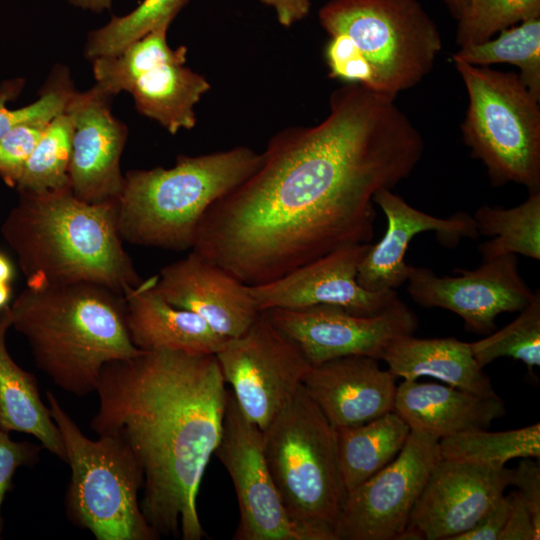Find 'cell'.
Masks as SVG:
<instances>
[{"mask_svg":"<svg viewBox=\"0 0 540 540\" xmlns=\"http://www.w3.org/2000/svg\"><path fill=\"white\" fill-rule=\"evenodd\" d=\"M518 488L533 518L534 526L540 533V465L523 458L513 470L512 483Z\"/></svg>","mask_w":540,"mask_h":540,"instance_id":"obj_37","label":"cell"},{"mask_svg":"<svg viewBox=\"0 0 540 540\" xmlns=\"http://www.w3.org/2000/svg\"><path fill=\"white\" fill-rule=\"evenodd\" d=\"M46 397L71 468L66 494L70 521L97 540L158 539L141 509L143 472L128 445L109 435L88 438L52 392Z\"/></svg>","mask_w":540,"mask_h":540,"instance_id":"obj_7","label":"cell"},{"mask_svg":"<svg viewBox=\"0 0 540 540\" xmlns=\"http://www.w3.org/2000/svg\"><path fill=\"white\" fill-rule=\"evenodd\" d=\"M513 470L441 459L412 510L406 530L418 540H452L469 530L512 483Z\"/></svg>","mask_w":540,"mask_h":540,"instance_id":"obj_16","label":"cell"},{"mask_svg":"<svg viewBox=\"0 0 540 540\" xmlns=\"http://www.w3.org/2000/svg\"><path fill=\"white\" fill-rule=\"evenodd\" d=\"M510 494L503 495L469 530L452 540H498L510 509Z\"/></svg>","mask_w":540,"mask_h":540,"instance_id":"obj_39","label":"cell"},{"mask_svg":"<svg viewBox=\"0 0 540 540\" xmlns=\"http://www.w3.org/2000/svg\"><path fill=\"white\" fill-rule=\"evenodd\" d=\"M271 6L278 22L284 27H290L294 23L304 19L310 11V0H260Z\"/></svg>","mask_w":540,"mask_h":540,"instance_id":"obj_40","label":"cell"},{"mask_svg":"<svg viewBox=\"0 0 540 540\" xmlns=\"http://www.w3.org/2000/svg\"><path fill=\"white\" fill-rule=\"evenodd\" d=\"M155 279L156 276L141 282L124 296L133 345L144 352L168 350L215 355L227 339L194 312L168 303L154 291Z\"/></svg>","mask_w":540,"mask_h":540,"instance_id":"obj_23","label":"cell"},{"mask_svg":"<svg viewBox=\"0 0 540 540\" xmlns=\"http://www.w3.org/2000/svg\"><path fill=\"white\" fill-rule=\"evenodd\" d=\"M71 5L82 10H88L94 13H102L109 10L112 0H67Z\"/></svg>","mask_w":540,"mask_h":540,"instance_id":"obj_41","label":"cell"},{"mask_svg":"<svg viewBox=\"0 0 540 540\" xmlns=\"http://www.w3.org/2000/svg\"><path fill=\"white\" fill-rule=\"evenodd\" d=\"M23 85L24 81L18 78L0 86V139L25 120L40 116L55 117L63 113L74 90L66 70L61 69L50 78L39 99L16 110L8 109L7 102L20 93Z\"/></svg>","mask_w":540,"mask_h":540,"instance_id":"obj_34","label":"cell"},{"mask_svg":"<svg viewBox=\"0 0 540 540\" xmlns=\"http://www.w3.org/2000/svg\"><path fill=\"white\" fill-rule=\"evenodd\" d=\"M152 287L226 339L243 334L260 312L245 283L193 250L162 268Z\"/></svg>","mask_w":540,"mask_h":540,"instance_id":"obj_19","label":"cell"},{"mask_svg":"<svg viewBox=\"0 0 540 540\" xmlns=\"http://www.w3.org/2000/svg\"><path fill=\"white\" fill-rule=\"evenodd\" d=\"M11 298L10 283H0V310L8 306Z\"/></svg>","mask_w":540,"mask_h":540,"instance_id":"obj_43","label":"cell"},{"mask_svg":"<svg viewBox=\"0 0 540 540\" xmlns=\"http://www.w3.org/2000/svg\"><path fill=\"white\" fill-rule=\"evenodd\" d=\"M215 355L150 351L104 365L90 427L126 443L143 472L142 512L159 536L200 540L197 497L229 392Z\"/></svg>","mask_w":540,"mask_h":540,"instance_id":"obj_2","label":"cell"},{"mask_svg":"<svg viewBox=\"0 0 540 540\" xmlns=\"http://www.w3.org/2000/svg\"><path fill=\"white\" fill-rule=\"evenodd\" d=\"M72 136L73 123L65 112L52 119L15 187L19 194L37 195L70 186Z\"/></svg>","mask_w":540,"mask_h":540,"instance_id":"obj_30","label":"cell"},{"mask_svg":"<svg viewBox=\"0 0 540 540\" xmlns=\"http://www.w3.org/2000/svg\"><path fill=\"white\" fill-rule=\"evenodd\" d=\"M53 118L40 116L25 120L0 139V177L9 187H16L28 159Z\"/></svg>","mask_w":540,"mask_h":540,"instance_id":"obj_35","label":"cell"},{"mask_svg":"<svg viewBox=\"0 0 540 540\" xmlns=\"http://www.w3.org/2000/svg\"><path fill=\"white\" fill-rule=\"evenodd\" d=\"M12 327L10 307L0 314V429L36 437L41 446L66 462L61 433L41 397L36 377L11 357L6 334Z\"/></svg>","mask_w":540,"mask_h":540,"instance_id":"obj_25","label":"cell"},{"mask_svg":"<svg viewBox=\"0 0 540 540\" xmlns=\"http://www.w3.org/2000/svg\"><path fill=\"white\" fill-rule=\"evenodd\" d=\"M394 411L411 430L439 440L460 433L487 429L506 414L498 396L484 397L450 385L403 380L396 388Z\"/></svg>","mask_w":540,"mask_h":540,"instance_id":"obj_22","label":"cell"},{"mask_svg":"<svg viewBox=\"0 0 540 540\" xmlns=\"http://www.w3.org/2000/svg\"><path fill=\"white\" fill-rule=\"evenodd\" d=\"M468 94L463 141L493 186L540 192V99L515 72L454 62Z\"/></svg>","mask_w":540,"mask_h":540,"instance_id":"obj_8","label":"cell"},{"mask_svg":"<svg viewBox=\"0 0 540 540\" xmlns=\"http://www.w3.org/2000/svg\"><path fill=\"white\" fill-rule=\"evenodd\" d=\"M454 272L458 275L438 276L429 268L409 265L407 291L423 307L457 314L467 330L478 334L494 332L499 314L521 312L536 296L521 277L515 254Z\"/></svg>","mask_w":540,"mask_h":540,"instance_id":"obj_15","label":"cell"},{"mask_svg":"<svg viewBox=\"0 0 540 540\" xmlns=\"http://www.w3.org/2000/svg\"><path fill=\"white\" fill-rule=\"evenodd\" d=\"M214 455L231 477L238 502L233 540H310L282 502L266 461L262 430L243 414L232 392Z\"/></svg>","mask_w":540,"mask_h":540,"instance_id":"obj_13","label":"cell"},{"mask_svg":"<svg viewBox=\"0 0 540 540\" xmlns=\"http://www.w3.org/2000/svg\"><path fill=\"white\" fill-rule=\"evenodd\" d=\"M453 62L474 66L514 65L525 86L540 99V18L504 29L485 42L460 47L453 55Z\"/></svg>","mask_w":540,"mask_h":540,"instance_id":"obj_28","label":"cell"},{"mask_svg":"<svg viewBox=\"0 0 540 540\" xmlns=\"http://www.w3.org/2000/svg\"><path fill=\"white\" fill-rule=\"evenodd\" d=\"M443 459L503 467L515 458L540 457V424L500 432L486 429L439 440Z\"/></svg>","mask_w":540,"mask_h":540,"instance_id":"obj_29","label":"cell"},{"mask_svg":"<svg viewBox=\"0 0 540 540\" xmlns=\"http://www.w3.org/2000/svg\"><path fill=\"white\" fill-rule=\"evenodd\" d=\"M41 445L28 441H14L9 432L0 429V537L3 531L1 508L4 498L13 487V476L21 466L37 463Z\"/></svg>","mask_w":540,"mask_h":540,"instance_id":"obj_36","label":"cell"},{"mask_svg":"<svg viewBox=\"0 0 540 540\" xmlns=\"http://www.w3.org/2000/svg\"><path fill=\"white\" fill-rule=\"evenodd\" d=\"M9 307L37 367L73 395L96 392L107 363L144 352L130 339L124 296L104 285H26Z\"/></svg>","mask_w":540,"mask_h":540,"instance_id":"obj_4","label":"cell"},{"mask_svg":"<svg viewBox=\"0 0 540 540\" xmlns=\"http://www.w3.org/2000/svg\"><path fill=\"white\" fill-rule=\"evenodd\" d=\"M473 356L484 368L500 357L523 362L531 371L540 366V294L504 328L470 343Z\"/></svg>","mask_w":540,"mask_h":540,"instance_id":"obj_32","label":"cell"},{"mask_svg":"<svg viewBox=\"0 0 540 540\" xmlns=\"http://www.w3.org/2000/svg\"><path fill=\"white\" fill-rule=\"evenodd\" d=\"M262 434L270 473L293 522L310 540H336L347 495L336 430L302 384Z\"/></svg>","mask_w":540,"mask_h":540,"instance_id":"obj_6","label":"cell"},{"mask_svg":"<svg viewBox=\"0 0 540 540\" xmlns=\"http://www.w3.org/2000/svg\"><path fill=\"white\" fill-rule=\"evenodd\" d=\"M302 386L334 429L394 411L395 377L373 357L344 356L312 366Z\"/></svg>","mask_w":540,"mask_h":540,"instance_id":"obj_21","label":"cell"},{"mask_svg":"<svg viewBox=\"0 0 540 540\" xmlns=\"http://www.w3.org/2000/svg\"><path fill=\"white\" fill-rule=\"evenodd\" d=\"M14 269L9 258L0 252V283H10L13 279Z\"/></svg>","mask_w":540,"mask_h":540,"instance_id":"obj_42","label":"cell"},{"mask_svg":"<svg viewBox=\"0 0 540 540\" xmlns=\"http://www.w3.org/2000/svg\"><path fill=\"white\" fill-rule=\"evenodd\" d=\"M380 360L386 362L395 378L417 380L427 376L480 396H498L475 360L470 343L454 337L397 336L386 345Z\"/></svg>","mask_w":540,"mask_h":540,"instance_id":"obj_24","label":"cell"},{"mask_svg":"<svg viewBox=\"0 0 540 540\" xmlns=\"http://www.w3.org/2000/svg\"><path fill=\"white\" fill-rule=\"evenodd\" d=\"M1 234L28 286L93 282L125 296L142 282L122 244L117 200L88 203L70 186L19 194Z\"/></svg>","mask_w":540,"mask_h":540,"instance_id":"obj_3","label":"cell"},{"mask_svg":"<svg viewBox=\"0 0 540 540\" xmlns=\"http://www.w3.org/2000/svg\"><path fill=\"white\" fill-rule=\"evenodd\" d=\"M509 514L498 540H539L540 533L520 492L510 493Z\"/></svg>","mask_w":540,"mask_h":540,"instance_id":"obj_38","label":"cell"},{"mask_svg":"<svg viewBox=\"0 0 540 540\" xmlns=\"http://www.w3.org/2000/svg\"><path fill=\"white\" fill-rule=\"evenodd\" d=\"M189 0H143L124 16H114L106 25L93 30L85 54L93 60L122 52L149 32L169 26Z\"/></svg>","mask_w":540,"mask_h":540,"instance_id":"obj_31","label":"cell"},{"mask_svg":"<svg viewBox=\"0 0 540 540\" xmlns=\"http://www.w3.org/2000/svg\"><path fill=\"white\" fill-rule=\"evenodd\" d=\"M265 312L311 366L353 355L380 360L393 338L414 334L419 326L416 314L400 299L370 316L334 305L273 308Z\"/></svg>","mask_w":540,"mask_h":540,"instance_id":"obj_14","label":"cell"},{"mask_svg":"<svg viewBox=\"0 0 540 540\" xmlns=\"http://www.w3.org/2000/svg\"><path fill=\"white\" fill-rule=\"evenodd\" d=\"M336 430L338 459L349 492L388 465L402 450L410 426L395 411Z\"/></svg>","mask_w":540,"mask_h":540,"instance_id":"obj_26","label":"cell"},{"mask_svg":"<svg viewBox=\"0 0 540 540\" xmlns=\"http://www.w3.org/2000/svg\"><path fill=\"white\" fill-rule=\"evenodd\" d=\"M319 22L352 45L367 69V88L393 100L432 70L442 49L437 26L417 0H330Z\"/></svg>","mask_w":540,"mask_h":540,"instance_id":"obj_9","label":"cell"},{"mask_svg":"<svg viewBox=\"0 0 540 540\" xmlns=\"http://www.w3.org/2000/svg\"><path fill=\"white\" fill-rule=\"evenodd\" d=\"M168 28L161 26L119 54L92 61L99 89L110 96L130 93L141 114L176 134L195 126L194 107L211 86L204 76L185 66V46H169Z\"/></svg>","mask_w":540,"mask_h":540,"instance_id":"obj_10","label":"cell"},{"mask_svg":"<svg viewBox=\"0 0 540 540\" xmlns=\"http://www.w3.org/2000/svg\"><path fill=\"white\" fill-rule=\"evenodd\" d=\"M110 98L96 85L84 92L73 90L64 110L73 123L70 187L88 203L116 201L124 184L120 158L128 132L112 114Z\"/></svg>","mask_w":540,"mask_h":540,"instance_id":"obj_18","label":"cell"},{"mask_svg":"<svg viewBox=\"0 0 540 540\" xmlns=\"http://www.w3.org/2000/svg\"><path fill=\"white\" fill-rule=\"evenodd\" d=\"M261 161L262 153L238 146L180 155L168 169L127 172L117 199L122 240L147 247L192 249L207 209L255 172Z\"/></svg>","mask_w":540,"mask_h":540,"instance_id":"obj_5","label":"cell"},{"mask_svg":"<svg viewBox=\"0 0 540 540\" xmlns=\"http://www.w3.org/2000/svg\"><path fill=\"white\" fill-rule=\"evenodd\" d=\"M441 459L438 438L411 430L388 465L347 492L334 529L336 540H397Z\"/></svg>","mask_w":540,"mask_h":540,"instance_id":"obj_12","label":"cell"},{"mask_svg":"<svg viewBox=\"0 0 540 540\" xmlns=\"http://www.w3.org/2000/svg\"><path fill=\"white\" fill-rule=\"evenodd\" d=\"M373 202L385 214L387 230L379 242L369 245L358 266L356 280L368 291L396 290L406 283L409 265L404 257L419 233L434 231L439 243L447 248L456 247L463 238L479 236L473 216L465 212L436 217L412 207L390 189L379 190Z\"/></svg>","mask_w":540,"mask_h":540,"instance_id":"obj_20","label":"cell"},{"mask_svg":"<svg viewBox=\"0 0 540 540\" xmlns=\"http://www.w3.org/2000/svg\"><path fill=\"white\" fill-rule=\"evenodd\" d=\"M423 153L420 132L393 99L345 83L323 121L269 140L257 170L207 209L192 250L258 285L370 243L374 195L408 178Z\"/></svg>","mask_w":540,"mask_h":540,"instance_id":"obj_1","label":"cell"},{"mask_svg":"<svg viewBox=\"0 0 540 540\" xmlns=\"http://www.w3.org/2000/svg\"><path fill=\"white\" fill-rule=\"evenodd\" d=\"M540 18V0H466L458 20L459 47L479 44L500 31Z\"/></svg>","mask_w":540,"mask_h":540,"instance_id":"obj_33","label":"cell"},{"mask_svg":"<svg viewBox=\"0 0 540 540\" xmlns=\"http://www.w3.org/2000/svg\"><path fill=\"white\" fill-rule=\"evenodd\" d=\"M473 219L479 235L491 237L478 247L483 262L507 254L540 260V192L512 208L479 207Z\"/></svg>","mask_w":540,"mask_h":540,"instance_id":"obj_27","label":"cell"},{"mask_svg":"<svg viewBox=\"0 0 540 540\" xmlns=\"http://www.w3.org/2000/svg\"><path fill=\"white\" fill-rule=\"evenodd\" d=\"M215 356L241 411L262 431L312 367L265 311L243 334L227 339Z\"/></svg>","mask_w":540,"mask_h":540,"instance_id":"obj_11","label":"cell"},{"mask_svg":"<svg viewBox=\"0 0 540 540\" xmlns=\"http://www.w3.org/2000/svg\"><path fill=\"white\" fill-rule=\"evenodd\" d=\"M370 243L336 249L284 276L247 285L259 311L334 305L363 316L375 315L399 300L396 290L372 292L357 280L358 266Z\"/></svg>","mask_w":540,"mask_h":540,"instance_id":"obj_17","label":"cell"},{"mask_svg":"<svg viewBox=\"0 0 540 540\" xmlns=\"http://www.w3.org/2000/svg\"><path fill=\"white\" fill-rule=\"evenodd\" d=\"M457 19L464 8L466 0H442Z\"/></svg>","mask_w":540,"mask_h":540,"instance_id":"obj_44","label":"cell"}]
</instances>
